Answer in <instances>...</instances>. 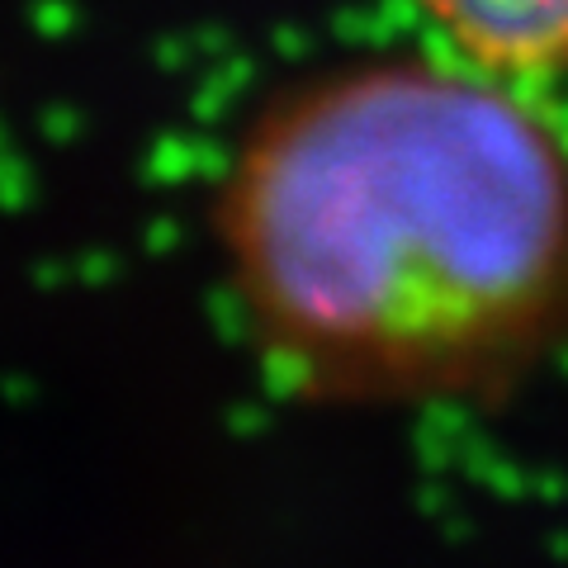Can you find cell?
Returning <instances> with one entry per match:
<instances>
[{"label":"cell","instance_id":"6da1fadb","mask_svg":"<svg viewBox=\"0 0 568 568\" xmlns=\"http://www.w3.org/2000/svg\"><path fill=\"white\" fill-rule=\"evenodd\" d=\"M233 313L308 407H497L568 355V129L446 48L271 85L213 181Z\"/></svg>","mask_w":568,"mask_h":568},{"label":"cell","instance_id":"7a4b0ae2","mask_svg":"<svg viewBox=\"0 0 568 568\" xmlns=\"http://www.w3.org/2000/svg\"><path fill=\"white\" fill-rule=\"evenodd\" d=\"M436 43L493 77H568V0H407Z\"/></svg>","mask_w":568,"mask_h":568}]
</instances>
